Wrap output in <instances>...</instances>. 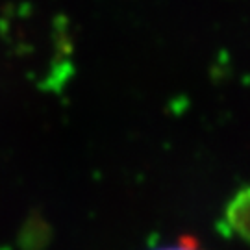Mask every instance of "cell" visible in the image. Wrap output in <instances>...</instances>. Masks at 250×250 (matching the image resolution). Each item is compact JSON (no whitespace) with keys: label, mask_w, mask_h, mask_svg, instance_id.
<instances>
[{"label":"cell","mask_w":250,"mask_h":250,"mask_svg":"<svg viewBox=\"0 0 250 250\" xmlns=\"http://www.w3.org/2000/svg\"><path fill=\"white\" fill-rule=\"evenodd\" d=\"M160 250H202V247L198 245V241L193 235H182L180 241L172 247H163Z\"/></svg>","instance_id":"cell-2"},{"label":"cell","mask_w":250,"mask_h":250,"mask_svg":"<svg viewBox=\"0 0 250 250\" xmlns=\"http://www.w3.org/2000/svg\"><path fill=\"white\" fill-rule=\"evenodd\" d=\"M224 223L230 232L250 245V186L243 188L232 197L224 211Z\"/></svg>","instance_id":"cell-1"}]
</instances>
